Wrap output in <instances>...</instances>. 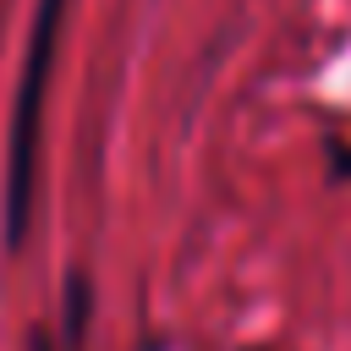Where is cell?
Wrapping results in <instances>:
<instances>
[{
  "label": "cell",
  "instance_id": "6da1fadb",
  "mask_svg": "<svg viewBox=\"0 0 351 351\" xmlns=\"http://www.w3.org/2000/svg\"><path fill=\"white\" fill-rule=\"evenodd\" d=\"M71 0H38L33 27L22 44V77L11 99V132H5V241L16 247L33 219V186H38V137H44V99H49V71L60 49V22Z\"/></svg>",
  "mask_w": 351,
  "mask_h": 351
}]
</instances>
